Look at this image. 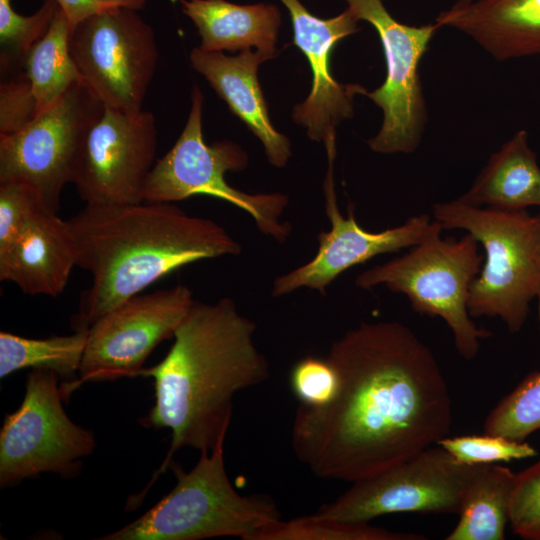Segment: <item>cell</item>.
I'll return each instance as SVG.
<instances>
[{
    "mask_svg": "<svg viewBox=\"0 0 540 540\" xmlns=\"http://www.w3.org/2000/svg\"><path fill=\"white\" fill-rule=\"evenodd\" d=\"M326 358L338 375L337 393L325 406L300 404L291 428L292 450L315 476L352 483L448 435V384L408 326L363 322L335 340Z\"/></svg>",
    "mask_w": 540,
    "mask_h": 540,
    "instance_id": "6da1fadb",
    "label": "cell"
},
{
    "mask_svg": "<svg viewBox=\"0 0 540 540\" xmlns=\"http://www.w3.org/2000/svg\"><path fill=\"white\" fill-rule=\"evenodd\" d=\"M256 329L231 298L194 301L166 356L138 373L153 378L155 388V404L140 422L171 431L170 449L148 487L177 450L209 452L225 442L234 395L268 380L270 366L254 341Z\"/></svg>",
    "mask_w": 540,
    "mask_h": 540,
    "instance_id": "7a4b0ae2",
    "label": "cell"
},
{
    "mask_svg": "<svg viewBox=\"0 0 540 540\" xmlns=\"http://www.w3.org/2000/svg\"><path fill=\"white\" fill-rule=\"evenodd\" d=\"M67 223L77 266L92 276L81 294L74 329L89 328L185 265L242 251L218 223L189 215L173 203L86 204Z\"/></svg>",
    "mask_w": 540,
    "mask_h": 540,
    "instance_id": "3957f363",
    "label": "cell"
},
{
    "mask_svg": "<svg viewBox=\"0 0 540 540\" xmlns=\"http://www.w3.org/2000/svg\"><path fill=\"white\" fill-rule=\"evenodd\" d=\"M443 229H463L485 250L469 290L471 317H499L510 333L523 327L540 290V213L470 205L461 199L433 206Z\"/></svg>",
    "mask_w": 540,
    "mask_h": 540,
    "instance_id": "277c9868",
    "label": "cell"
},
{
    "mask_svg": "<svg viewBox=\"0 0 540 540\" xmlns=\"http://www.w3.org/2000/svg\"><path fill=\"white\" fill-rule=\"evenodd\" d=\"M175 487L142 516L101 540H200L232 536L252 540L263 528L282 519L276 502L261 494L241 495L226 473L224 441L200 452L185 471L169 466Z\"/></svg>",
    "mask_w": 540,
    "mask_h": 540,
    "instance_id": "5b68a950",
    "label": "cell"
},
{
    "mask_svg": "<svg viewBox=\"0 0 540 540\" xmlns=\"http://www.w3.org/2000/svg\"><path fill=\"white\" fill-rule=\"evenodd\" d=\"M435 234L402 256L360 273L359 288L383 284L404 294L414 311L440 317L450 328L455 347L465 360H472L482 339L490 333L478 328L468 312L471 283L479 274L484 256L478 241L467 233L459 240Z\"/></svg>",
    "mask_w": 540,
    "mask_h": 540,
    "instance_id": "8992f818",
    "label": "cell"
},
{
    "mask_svg": "<svg viewBox=\"0 0 540 540\" xmlns=\"http://www.w3.org/2000/svg\"><path fill=\"white\" fill-rule=\"evenodd\" d=\"M204 97L197 85L191 93L187 122L173 147L158 159L142 190V201L173 203L193 195H208L247 212L259 231L279 243L291 233L289 223L281 221L288 205L282 193L249 194L228 184V171L243 170L246 152L231 141L207 144L202 132Z\"/></svg>",
    "mask_w": 540,
    "mask_h": 540,
    "instance_id": "52a82bcc",
    "label": "cell"
},
{
    "mask_svg": "<svg viewBox=\"0 0 540 540\" xmlns=\"http://www.w3.org/2000/svg\"><path fill=\"white\" fill-rule=\"evenodd\" d=\"M58 375L31 369L19 408L7 414L0 430V487L41 473L76 475L93 453L92 431L74 423L63 408L67 397Z\"/></svg>",
    "mask_w": 540,
    "mask_h": 540,
    "instance_id": "ba28073f",
    "label": "cell"
},
{
    "mask_svg": "<svg viewBox=\"0 0 540 540\" xmlns=\"http://www.w3.org/2000/svg\"><path fill=\"white\" fill-rule=\"evenodd\" d=\"M103 109V103L81 81L18 132L0 134V183L27 184L49 209L58 212L82 144Z\"/></svg>",
    "mask_w": 540,
    "mask_h": 540,
    "instance_id": "9c48e42d",
    "label": "cell"
},
{
    "mask_svg": "<svg viewBox=\"0 0 540 540\" xmlns=\"http://www.w3.org/2000/svg\"><path fill=\"white\" fill-rule=\"evenodd\" d=\"M71 56L104 106L142 111L154 76L158 49L152 27L126 6H113L80 22L69 38Z\"/></svg>",
    "mask_w": 540,
    "mask_h": 540,
    "instance_id": "30bf717a",
    "label": "cell"
},
{
    "mask_svg": "<svg viewBox=\"0 0 540 540\" xmlns=\"http://www.w3.org/2000/svg\"><path fill=\"white\" fill-rule=\"evenodd\" d=\"M480 466L462 464L435 444L394 467L352 482L314 514L345 522H369L404 512L459 514Z\"/></svg>",
    "mask_w": 540,
    "mask_h": 540,
    "instance_id": "8fae6325",
    "label": "cell"
},
{
    "mask_svg": "<svg viewBox=\"0 0 540 540\" xmlns=\"http://www.w3.org/2000/svg\"><path fill=\"white\" fill-rule=\"evenodd\" d=\"M345 1L358 21L375 29L386 62L383 84L365 94L383 112L381 128L368 145L377 153H410L418 147L427 120L419 64L441 26L436 21L421 26L403 24L382 0Z\"/></svg>",
    "mask_w": 540,
    "mask_h": 540,
    "instance_id": "7c38bea8",
    "label": "cell"
},
{
    "mask_svg": "<svg viewBox=\"0 0 540 540\" xmlns=\"http://www.w3.org/2000/svg\"><path fill=\"white\" fill-rule=\"evenodd\" d=\"M194 301L192 291L179 284L132 296L93 322L79 378L62 384L67 397L83 382L138 376L153 349L173 338Z\"/></svg>",
    "mask_w": 540,
    "mask_h": 540,
    "instance_id": "4fadbf2b",
    "label": "cell"
},
{
    "mask_svg": "<svg viewBox=\"0 0 540 540\" xmlns=\"http://www.w3.org/2000/svg\"><path fill=\"white\" fill-rule=\"evenodd\" d=\"M156 151L157 127L151 112L125 113L104 106L82 144L72 183L86 204L142 202Z\"/></svg>",
    "mask_w": 540,
    "mask_h": 540,
    "instance_id": "5bb4252c",
    "label": "cell"
},
{
    "mask_svg": "<svg viewBox=\"0 0 540 540\" xmlns=\"http://www.w3.org/2000/svg\"><path fill=\"white\" fill-rule=\"evenodd\" d=\"M336 133L324 139L328 168L324 180L325 211L330 221L329 231L318 235L319 248L307 263L278 276L272 295L279 297L302 287L326 293V288L349 268L385 253L413 247L427 238L441 233L443 228L427 214L412 216L403 224L381 232H369L354 218V207L349 204L344 217L337 204L334 183Z\"/></svg>",
    "mask_w": 540,
    "mask_h": 540,
    "instance_id": "9a60e30c",
    "label": "cell"
},
{
    "mask_svg": "<svg viewBox=\"0 0 540 540\" xmlns=\"http://www.w3.org/2000/svg\"><path fill=\"white\" fill-rule=\"evenodd\" d=\"M288 9L293 27V45L306 56L312 71L311 91L292 112L293 120L306 128L307 136L324 141L335 126L353 115L356 95H365L359 84L337 82L330 71L331 54L337 43L359 30L358 20L346 9L322 19L310 13L299 0H280Z\"/></svg>",
    "mask_w": 540,
    "mask_h": 540,
    "instance_id": "2e32d148",
    "label": "cell"
},
{
    "mask_svg": "<svg viewBox=\"0 0 540 540\" xmlns=\"http://www.w3.org/2000/svg\"><path fill=\"white\" fill-rule=\"evenodd\" d=\"M272 58L259 50L247 49L228 56L200 47L194 48L189 56L194 70L262 142L268 161L275 167H284L291 157L290 141L272 125L257 77L259 65Z\"/></svg>",
    "mask_w": 540,
    "mask_h": 540,
    "instance_id": "e0dca14e",
    "label": "cell"
},
{
    "mask_svg": "<svg viewBox=\"0 0 540 540\" xmlns=\"http://www.w3.org/2000/svg\"><path fill=\"white\" fill-rule=\"evenodd\" d=\"M77 252L67 221L43 207L17 242L0 255V280L28 295L56 297L65 289Z\"/></svg>",
    "mask_w": 540,
    "mask_h": 540,
    "instance_id": "ac0fdd59",
    "label": "cell"
},
{
    "mask_svg": "<svg viewBox=\"0 0 540 540\" xmlns=\"http://www.w3.org/2000/svg\"><path fill=\"white\" fill-rule=\"evenodd\" d=\"M436 22L465 33L500 61L540 55V0H458Z\"/></svg>",
    "mask_w": 540,
    "mask_h": 540,
    "instance_id": "d6986e66",
    "label": "cell"
},
{
    "mask_svg": "<svg viewBox=\"0 0 540 540\" xmlns=\"http://www.w3.org/2000/svg\"><path fill=\"white\" fill-rule=\"evenodd\" d=\"M182 12L195 24L201 49L212 52L256 50L277 55L281 25L277 6L240 5L226 0H180Z\"/></svg>",
    "mask_w": 540,
    "mask_h": 540,
    "instance_id": "ffe728a7",
    "label": "cell"
},
{
    "mask_svg": "<svg viewBox=\"0 0 540 540\" xmlns=\"http://www.w3.org/2000/svg\"><path fill=\"white\" fill-rule=\"evenodd\" d=\"M474 206L525 210L540 206V167L528 133L517 131L493 153L470 189L461 197Z\"/></svg>",
    "mask_w": 540,
    "mask_h": 540,
    "instance_id": "44dd1931",
    "label": "cell"
},
{
    "mask_svg": "<svg viewBox=\"0 0 540 540\" xmlns=\"http://www.w3.org/2000/svg\"><path fill=\"white\" fill-rule=\"evenodd\" d=\"M516 473L498 464H483L465 492L459 521L446 540H503Z\"/></svg>",
    "mask_w": 540,
    "mask_h": 540,
    "instance_id": "7402d4cb",
    "label": "cell"
},
{
    "mask_svg": "<svg viewBox=\"0 0 540 540\" xmlns=\"http://www.w3.org/2000/svg\"><path fill=\"white\" fill-rule=\"evenodd\" d=\"M70 34L67 18L59 7L48 31L26 55L24 74L36 100L37 115L52 106L73 84L82 81L70 53Z\"/></svg>",
    "mask_w": 540,
    "mask_h": 540,
    "instance_id": "603a6c76",
    "label": "cell"
},
{
    "mask_svg": "<svg viewBox=\"0 0 540 540\" xmlns=\"http://www.w3.org/2000/svg\"><path fill=\"white\" fill-rule=\"evenodd\" d=\"M88 337V328L74 333L32 339L0 332V378L24 368H45L59 378L71 379L79 372Z\"/></svg>",
    "mask_w": 540,
    "mask_h": 540,
    "instance_id": "cb8c5ba5",
    "label": "cell"
},
{
    "mask_svg": "<svg viewBox=\"0 0 540 540\" xmlns=\"http://www.w3.org/2000/svg\"><path fill=\"white\" fill-rule=\"evenodd\" d=\"M422 534L396 532L368 522H345L316 514L282 520L260 530L252 540H425Z\"/></svg>",
    "mask_w": 540,
    "mask_h": 540,
    "instance_id": "d4e9b609",
    "label": "cell"
},
{
    "mask_svg": "<svg viewBox=\"0 0 540 540\" xmlns=\"http://www.w3.org/2000/svg\"><path fill=\"white\" fill-rule=\"evenodd\" d=\"M540 430V371L527 375L487 415L484 432L511 440Z\"/></svg>",
    "mask_w": 540,
    "mask_h": 540,
    "instance_id": "484cf974",
    "label": "cell"
},
{
    "mask_svg": "<svg viewBox=\"0 0 540 540\" xmlns=\"http://www.w3.org/2000/svg\"><path fill=\"white\" fill-rule=\"evenodd\" d=\"M58 9L55 0H43L35 13L23 16L13 9L11 0H0L2 72L24 65L28 51L48 31Z\"/></svg>",
    "mask_w": 540,
    "mask_h": 540,
    "instance_id": "4316f807",
    "label": "cell"
},
{
    "mask_svg": "<svg viewBox=\"0 0 540 540\" xmlns=\"http://www.w3.org/2000/svg\"><path fill=\"white\" fill-rule=\"evenodd\" d=\"M437 445L456 461L466 465L495 464L521 460L537 455L535 447L526 441L511 440L500 435H469L444 437Z\"/></svg>",
    "mask_w": 540,
    "mask_h": 540,
    "instance_id": "83f0119b",
    "label": "cell"
},
{
    "mask_svg": "<svg viewBox=\"0 0 540 540\" xmlns=\"http://www.w3.org/2000/svg\"><path fill=\"white\" fill-rule=\"evenodd\" d=\"M43 207L47 205L29 185L0 183V255L17 242Z\"/></svg>",
    "mask_w": 540,
    "mask_h": 540,
    "instance_id": "f1b7e54d",
    "label": "cell"
},
{
    "mask_svg": "<svg viewBox=\"0 0 540 540\" xmlns=\"http://www.w3.org/2000/svg\"><path fill=\"white\" fill-rule=\"evenodd\" d=\"M338 375L325 357L306 356L290 373V386L300 404L321 407L329 404L338 390Z\"/></svg>",
    "mask_w": 540,
    "mask_h": 540,
    "instance_id": "f546056e",
    "label": "cell"
},
{
    "mask_svg": "<svg viewBox=\"0 0 540 540\" xmlns=\"http://www.w3.org/2000/svg\"><path fill=\"white\" fill-rule=\"evenodd\" d=\"M509 523L521 538L540 540V460L516 474Z\"/></svg>",
    "mask_w": 540,
    "mask_h": 540,
    "instance_id": "4dcf8cb0",
    "label": "cell"
},
{
    "mask_svg": "<svg viewBox=\"0 0 540 540\" xmlns=\"http://www.w3.org/2000/svg\"><path fill=\"white\" fill-rule=\"evenodd\" d=\"M37 115L36 100L25 74L0 84V134H13Z\"/></svg>",
    "mask_w": 540,
    "mask_h": 540,
    "instance_id": "1f68e13d",
    "label": "cell"
},
{
    "mask_svg": "<svg viewBox=\"0 0 540 540\" xmlns=\"http://www.w3.org/2000/svg\"><path fill=\"white\" fill-rule=\"evenodd\" d=\"M64 12L71 32L83 20L117 4H107L99 0H55ZM127 7V6H126Z\"/></svg>",
    "mask_w": 540,
    "mask_h": 540,
    "instance_id": "d6a6232c",
    "label": "cell"
},
{
    "mask_svg": "<svg viewBox=\"0 0 540 540\" xmlns=\"http://www.w3.org/2000/svg\"><path fill=\"white\" fill-rule=\"evenodd\" d=\"M103 3L107 4H117L122 6H127L136 10L141 9L144 4L145 0H99Z\"/></svg>",
    "mask_w": 540,
    "mask_h": 540,
    "instance_id": "836d02e7",
    "label": "cell"
},
{
    "mask_svg": "<svg viewBox=\"0 0 540 540\" xmlns=\"http://www.w3.org/2000/svg\"><path fill=\"white\" fill-rule=\"evenodd\" d=\"M537 298H538V301H539V312H540V290H539V294H538Z\"/></svg>",
    "mask_w": 540,
    "mask_h": 540,
    "instance_id": "e575fe53",
    "label": "cell"
}]
</instances>
